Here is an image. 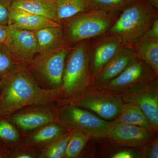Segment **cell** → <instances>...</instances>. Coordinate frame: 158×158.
I'll return each instance as SVG.
<instances>
[{
    "mask_svg": "<svg viewBox=\"0 0 158 158\" xmlns=\"http://www.w3.org/2000/svg\"><path fill=\"white\" fill-rule=\"evenodd\" d=\"M2 81L0 118L25 107L50 103L61 97L59 89L42 88L29 70L19 65Z\"/></svg>",
    "mask_w": 158,
    "mask_h": 158,
    "instance_id": "obj_1",
    "label": "cell"
},
{
    "mask_svg": "<svg viewBox=\"0 0 158 158\" xmlns=\"http://www.w3.org/2000/svg\"><path fill=\"white\" fill-rule=\"evenodd\" d=\"M90 51L86 40L79 41L65 62L60 95L75 98L88 90L90 84Z\"/></svg>",
    "mask_w": 158,
    "mask_h": 158,
    "instance_id": "obj_2",
    "label": "cell"
},
{
    "mask_svg": "<svg viewBox=\"0 0 158 158\" xmlns=\"http://www.w3.org/2000/svg\"><path fill=\"white\" fill-rule=\"evenodd\" d=\"M69 51L68 47L64 45L48 52L37 55L29 62V68L37 76L44 88L53 90L61 88Z\"/></svg>",
    "mask_w": 158,
    "mask_h": 158,
    "instance_id": "obj_3",
    "label": "cell"
},
{
    "mask_svg": "<svg viewBox=\"0 0 158 158\" xmlns=\"http://www.w3.org/2000/svg\"><path fill=\"white\" fill-rule=\"evenodd\" d=\"M152 18L147 7L136 3L123 11L110 28V32L120 37L123 43H132L146 34L153 22Z\"/></svg>",
    "mask_w": 158,
    "mask_h": 158,
    "instance_id": "obj_4",
    "label": "cell"
},
{
    "mask_svg": "<svg viewBox=\"0 0 158 158\" xmlns=\"http://www.w3.org/2000/svg\"><path fill=\"white\" fill-rule=\"evenodd\" d=\"M57 117L62 124L81 131L90 138H108L110 135L111 122L77 106L71 105L60 109Z\"/></svg>",
    "mask_w": 158,
    "mask_h": 158,
    "instance_id": "obj_5",
    "label": "cell"
},
{
    "mask_svg": "<svg viewBox=\"0 0 158 158\" xmlns=\"http://www.w3.org/2000/svg\"><path fill=\"white\" fill-rule=\"evenodd\" d=\"M67 19V36L71 42L75 43L100 35L113 23L111 15L102 10L82 12Z\"/></svg>",
    "mask_w": 158,
    "mask_h": 158,
    "instance_id": "obj_6",
    "label": "cell"
},
{
    "mask_svg": "<svg viewBox=\"0 0 158 158\" xmlns=\"http://www.w3.org/2000/svg\"><path fill=\"white\" fill-rule=\"evenodd\" d=\"M145 64L135 57L119 75L97 88L120 94L154 81L155 74Z\"/></svg>",
    "mask_w": 158,
    "mask_h": 158,
    "instance_id": "obj_7",
    "label": "cell"
},
{
    "mask_svg": "<svg viewBox=\"0 0 158 158\" xmlns=\"http://www.w3.org/2000/svg\"><path fill=\"white\" fill-rule=\"evenodd\" d=\"M100 89L97 92L86 90L71 105L90 110L106 120L117 118L123 103L121 96Z\"/></svg>",
    "mask_w": 158,
    "mask_h": 158,
    "instance_id": "obj_8",
    "label": "cell"
},
{
    "mask_svg": "<svg viewBox=\"0 0 158 158\" xmlns=\"http://www.w3.org/2000/svg\"><path fill=\"white\" fill-rule=\"evenodd\" d=\"M123 102L131 103L138 107L150 123L155 134L158 130V87L157 81L143 85L119 94Z\"/></svg>",
    "mask_w": 158,
    "mask_h": 158,
    "instance_id": "obj_9",
    "label": "cell"
},
{
    "mask_svg": "<svg viewBox=\"0 0 158 158\" xmlns=\"http://www.w3.org/2000/svg\"><path fill=\"white\" fill-rule=\"evenodd\" d=\"M4 45L22 63L28 64L38 54V44L34 31L10 27Z\"/></svg>",
    "mask_w": 158,
    "mask_h": 158,
    "instance_id": "obj_10",
    "label": "cell"
},
{
    "mask_svg": "<svg viewBox=\"0 0 158 158\" xmlns=\"http://www.w3.org/2000/svg\"><path fill=\"white\" fill-rule=\"evenodd\" d=\"M155 134L140 127L113 121L108 138L120 146L140 148L154 140Z\"/></svg>",
    "mask_w": 158,
    "mask_h": 158,
    "instance_id": "obj_11",
    "label": "cell"
},
{
    "mask_svg": "<svg viewBox=\"0 0 158 158\" xmlns=\"http://www.w3.org/2000/svg\"><path fill=\"white\" fill-rule=\"evenodd\" d=\"M135 57V53L132 50H120L98 73V76L94 82V86L98 88L118 76Z\"/></svg>",
    "mask_w": 158,
    "mask_h": 158,
    "instance_id": "obj_12",
    "label": "cell"
},
{
    "mask_svg": "<svg viewBox=\"0 0 158 158\" xmlns=\"http://www.w3.org/2000/svg\"><path fill=\"white\" fill-rule=\"evenodd\" d=\"M122 40L116 35L98 44L91 56L90 73H98L105 65L121 49Z\"/></svg>",
    "mask_w": 158,
    "mask_h": 158,
    "instance_id": "obj_13",
    "label": "cell"
},
{
    "mask_svg": "<svg viewBox=\"0 0 158 158\" xmlns=\"http://www.w3.org/2000/svg\"><path fill=\"white\" fill-rule=\"evenodd\" d=\"M8 26L14 28L34 31L46 27H56L61 25L37 15L11 9Z\"/></svg>",
    "mask_w": 158,
    "mask_h": 158,
    "instance_id": "obj_14",
    "label": "cell"
},
{
    "mask_svg": "<svg viewBox=\"0 0 158 158\" xmlns=\"http://www.w3.org/2000/svg\"><path fill=\"white\" fill-rule=\"evenodd\" d=\"M11 9L45 17L58 23L55 0H14Z\"/></svg>",
    "mask_w": 158,
    "mask_h": 158,
    "instance_id": "obj_15",
    "label": "cell"
},
{
    "mask_svg": "<svg viewBox=\"0 0 158 158\" xmlns=\"http://www.w3.org/2000/svg\"><path fill=\"white\" fill-rule=\"evenodd\" d=\"M57 119V114L50 111H37L12 115L10 121L24 131L38 128L54 122Z\"/></svg>",
    "mask_w": 158,
    "mask_h": 158,
    "instance_id": "obj_16",
    "label": "cell"
},
{
    "mask_svg": "<svg viewBox=\"0 0 158 158\" xmlns=\"http://www.w3.org/2000/svg\"><path fill=\"white\" fill-rule=\"evenodd\" d=\"M34 32L38 44V55L48 52L65 45L64 31L61 26L46 27Z\"/></svg>",
    "mask_w": 158,
    "mask_h": 158,
    "instance_id": "obj_17",
    "label": "cell"
},
{
    "mask_svg": "<svg viewBox=\"0 0 158 158\" xmlns=\"http://www.w3.org/2000/svg\"><path fill=\"white\" fill-rule=\"evenodd\" d=\"M114 121L137 126L147 129L154 133L144 113L138 107L131 103H123L120 113Z\"/></svg>",
    "mask_w": 158,
    "mask_h": 158,
    "instance_id": "obj_18",
    "label": "cell"
},
{
    "mask_svg": "<svg viewBox=\"0 0 158 158\" xmlns=\"http://www.w3.org/2000/svg\"><path fill=\"white\" fill-rule=\"evenodd\" d=\"M137 56L155 74H158V40L146 39L136 48Z\"/></svg>",
    "mask_w": 158,
    "mask_h": 158,
    "instance_id": "obj_19",
    "label": "cell"
},
{
    "mask_svg": "<svg viewBox=\"0 0 158 158\" xmlns=\"http://www.w3.org/2000/svg\"><path fill=\"white\" fill-rule=\"evenodd\" d=\"M67 132L65 126L53 122L40 127L30 138L31 142L34 144H44L52 142Z\"/></svg>",
    "mask_w": 158,
    "mask_h": 158,
    "instance_id": "obj_20",
    "label": "cell"
},
{
    "mask_svg": "<svg viewBox=\"0 0 158 158\" xmlns=\"http://www.w3.org/2000/svg\"><path fill=\"white\" fill-rule=\"evenodd\" d=\"M56 3L60 21L84 12L90 5L89 0H56Z\"/></svg>",
    "mask_w": 158,
    "mask_h": 158,
    "instance_id": "obj_21",
    "label": "cell"
},
{
    "mask_svg": "<svg viewBox=\"0 0 158 158\" xmlns=\"http://www.w3.org/2000/svg\"><path fill=\"white\" fill-rule=\"evenodd\" d=\"M90 138L87 134L78 130L72 131L64 158L77 157L84 149Z\"/></svg>",
    "mask_w": 158,
    "mask_h": 158,
    "instance_id": "obj_22",
    "label": "cell"
},
{
    "mask_svg": "<svg viewBox=\"0 0 158 158\" xmlns=\"http://www.w3.org/2000/svg\"><path fill=\"white\" fill-rule=\"evenodd\" d=\"M72 131L50 142L40 155L44 158H64Z\"/></svg>",
    "mask_w": 158,
    "mask_h": 158,
    "instance_id": "obj_23",
    "label": "cell"
},
{
    "mask_svg": "<svg viewBox=\"0 0 158 158\" xmlns=\"http://www.w3.org/2000/svg\"><path fill=\"white\" fill-rule=\"evenodd\" d=\"M20 65V62L5 46L0 47V78L2 80Z\"/></svg>",
    "mask_w": 158,
    "mask_h": 158,
    "instance_id": "obj_24",
    "label": "cell"
},
{
    "mask_svg": "<svg viewBox=\"0 0 158 158\" xmlns=\"http://www.w3.org/2000/svg\"><path fill=\"white\" fill-rule=\"evenodd\" d=\"M19 139L17 130L9 122L0 119V140L6 142H15Z\"/></svg>",
    "mask_w": 158,
    "mask_h": 158,
    "instance_id": "obj_25",
    "label": "cell"
},
{
    "mask_svg": "<svg viewBox=\"0 0 158 158\" xmlns=\"http://www.w3.org/2000/svg\"><path fill=\"white\" fill-rule=\"evenodd\" d=\"M132 0H89V4L98 10H111L124 6Z\"/></svg>",
    "mask_w": 158,
    "mask_h": 158,
    "instance_id": "obj_26",
    "label": "cell"
},
{
    "mask_svg": "<svg viewBox=\"0 0 158 158\" xmlns=\"http://www.w3.org/2000/svg\"><path fill=\"white\" fill-rule=\"evenodd\" d=\"M12 0H0V26H8Z\"/></svg>",
    "mask_w": 158,
    "mask_h": 158,
    "instance_id": "obj_27",
    "label": "cell"
},
{
    "mask_svg": "<svg viewBox=\"0 0 158 158\" xmlns=\"http://www.w3.org/2000/svg\"><path fill=\"white\" fill-rule=\"evenodd\" d=\"M142 158H158V139L156 138L144 146L143 151L140 153Z\"/></svg>",
    "mask_w": 158,
    "mask_h": 158,
    "instance_id": "obj_28",
    "label": "cell"
},
{
    "mask_svg": "<svg viewBox=\"0 0 158 158\" xmlns=\"http://www.w3.org/2000/svg\"><path fill=\"white\" fill-rule=\"evenodd\" d=\"M146 39L158 40V19H155L149 30L144 34Z\"/></svg>",
    "mask_w": 158,
    "mask_h": 158,
    "instance_id": "obj_29",
    "label": "cell"
},
{
    "mask_svg": "<svg viewBox=\"0 0 158 158\" xmlns=\"http://www.w3.org/2000/svg\"><path fill=\"white\" fill-rule=\"evenodd\" d=\"M136 153L133 151L126 150L119 152L113 154L112 158H133L136 157Z\"/></svg>",
    "mask_w": 158,
    "mask_h": 158,
    "instance_id": "obj_30",
    "label": "cell"
},
{
    "mask_svg": "<svg viewBox=\"0 0 158 158\" xmlns=\"http://www.w3.org/2000/svg\"><path fill=\"white\" fill-rule=\"evenodd\" d=\"M10 27L9 26H0V44H4L9 35Z\"/></svg>",
    "mask_w": 158,
    "mask_h": 158,
    "instance_id": "obj_31",
    "label": "cell"
},
{
    "mask_svg": "<svg viewBox=\"0 0 158 158\" xmlns=\"http://www.w3.org/2000/svg\"><path fill=\"white\" fill-rule=\"evenodd\" d=\"M36 156L32 153L29 152H21L17 153L13 155L12 157L15 158H34Z\"/></svg>",
    "mask_w": 158,
    "mask_h": 158,
    "instance_id": "obj_32",
    "label": "cell"
},
{
    "mask_svg": "<svg viewBox=\"0 0 158 158\" xmlns=\"http://www.w3.org/2000/svg\"><path fill=\"white\" fill-rule=\"evenodd\" d=\"M6 152L2 144L0 143V158H4L6 156Z\"/></svg>",
    "mask_w": 158,
    "mask_h": 158,
    "instance_id": "obj_33",
    "label": "cell"
},
{
    "mask_svg": "<svg viewBox=\"0 0 158 158\" xmlns=\"http://www.w3.org/2000/svg\"><path fill=\"white\" fill-rule=\"evenodd\" d=\"M151 4L156 8H158V0H148Z\"/></svg>",
    "mask_w": 158,
    "mask_h": 158,
    "instance_id": "obj_34",
    "label": "cell"
},
{
    "mask_svg": "<svg viewBox=\"0 0 158 158\" xmlns=\"http://www.w3.org/2000/svg\"><path fill=\"white\" fill-rule=\"evenodd\" d=\"M2 80L0 79V91H1V88H2Z\"/></svg>",
    "mask_w": 158,
    "mask_h": 158,
    "instance_id": "obj_35",
    "label": "cell"
},
{
    "mask_svg": "<svg viewBox=\"0 0 158 158\" xmlns=\"http://www.w3.org/2000/svg\"><path fill=\"white\" fill-rule=\"evenodd\" d=\"M55 1H56V0H55Z\"/></svg>",
    "mask_w": 158,
    "mask_h": 158,
    "instance_id": "obj_36",
    "label": "cell"
}]
</instances>
